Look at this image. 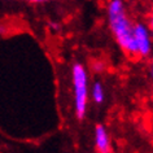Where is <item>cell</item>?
Instances as JSON below:
<instances>
[{
    "label": "cell",
    "instance_id": "7a4b0ae2",
    "mask_svg": "<svg viewBox=\"0 0 153 153\" xmlns=\"http://www.w3.org/2000/svg\"><path fill=\"white\" fill-rule=\"evenodd\" d=\"M73 90H74V106L75 116L82 120L86 116L87 99H88V76L83 65L74 64L71 69Z\"/></svg>",
    "mask_w": 153,
    "mask_h": 153
},
{
    "label": "cell",
    "instance_id": "3957f363",
    "mask_svg": "<svg viewBox=\"0 0 153 153\" xmlns=\"http://www.w3.org/2000/svg\"><path fill=\"white\" fill-rule=\"evenodd\" d=\"M132 36L135 42L137 55L148 56L151 52V35H149L148 29L143 24H135L132 26Z\"/></svg>",
    "mask_w": 153,
    "mask_h": 153
},
{
    "label": "cell",
    "instance_id": "8992f818",
    "mask_svg": "<svg viewBox=\"0 0 153 153\" xmlns=\"http://www.w3.org/2000/svg\"><path fill=\"white\" fill-rule=\"evenodd\" d=\"M94 68H96V69H95V70H96V71H100L101 69H102V64L97 62V64H95V65H94Z\"/></svg>",
    "mask_w": 153,
    "mask_h": 153
},
{
    "label": "cell",
    "instance_id": "6da1fadb",
    "mask_svg": "<svg viewBox=\"0 0 153 153\" xmlns=\"http://www.w3.org/2000/svg\"><path fill=\"white\" fill-rule=\"evenodd\" d=\"M108 17H109V26L112 30L114 39L120 44L130 56H136L137 49L132 36V24L128 20L127 14L125 12V5L120 0H113L109 3L108 7Z\"/></svg>",
    "mask_w": 153,
    "mask_h": 153
},
{
    "label": "cell",
    "instance_id": "5b68a950",
    "mask_svg": "<svg viewBox=\"0 0 153 153\" xmlns=\"http://www.w3.org/2000/svg\"><path fill=\"white\" fill-rule=\"evenodd\" d=\"M91 95H92L94 101L97 102V104H101L104 101V88H102V85L100 82L94 83L92 90H91Z\"/></svg>",
    "mask_w": 153,
    "mask_h": 153
},
{
    "label": "cell",
    "instance_id": "277c9868",
    "mask_svg": "<svg viewBox=\"0 0 153 153\" xmlns=\"http://www.w3.org/2000/svg\"><path fill=\"white\" fill-rule=\"evenodd\" d=\"M95 144L96 149L100 153H109L110 151V140L104 126L97 125L95 127Z\"/></svg>",
    "mask_w": 153,
    "mask_h": 153
}]
</instances>
